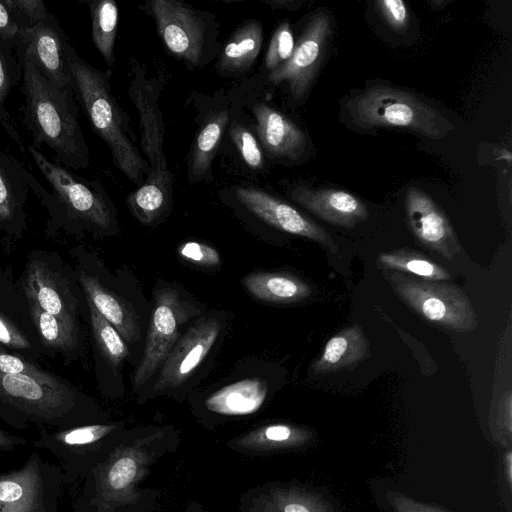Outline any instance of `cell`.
<instances>
[{"label":"cell","instance_id":"obj_1","mask_svg":"<svg viewBox=\"0 0 512 512\" xmlns=\"http://www.w3.org/2000/svg\"><path fill=\"white\" fill-rule=\"evenodd\" d=\"M178 433L171 427L125 430L121 439L95 468L71 503V512H150L159 491L141 484L152 467L177 450Z\"/></svg>","mask_w":512,"mask_h":512},{"label":"cell","instance_id":"obj_2","mask_svg":"<svg viewBox=\"0 0 512 512\" xmlns=\"http://www.w3.org/2000/svg\"><path fill=\"white\" fill-rule=\"evenodd\" d=\"M18 60V59H17ZM22 69L20 108L22 122L32 137V146L49 147L56 163L67 169H85L91 163L88 144L79 122V105L74 93L48 81L28 60L19 59Z\"/></svg>","mask_w":512,"mask_h":512},{"label":"cell","instance_id":"obj_3","mask_svg":"<svg viewBox=\"0 0 512 512\" xmlns=\"http://www.w3.org/2000/svg\"><path fill=\"white\" fill-rule=\"evenodd\" d=\"M165 82V71L148 77L145 66L138 62L131 66L128 96L138 111L140 146L147 157L149 175L128 196L127 204L131 213L146 225L167 215L173 198L174 180L164 153V122L159 107Z\"/></svg>","mask_w":512,"mask_h":512},{"label":"cell","instance_id":"obj_4","mask_svg":"<svg viewBox=\"0 0 512 512\" xmlns=\"http://www.w3.org/2000/svg\"><path fill=\"white\" fill-rule=\"evenodd\" d=\"M66 60L78 105L110 149L116 168L140 187L149 175V166L135 146L136 136L127 113L112 94L111 69L103 71L85 61L71 42L66 47Z\"/></svg>","mask_w":512,"mask_h":512},{"label":"cell","instance_id":"obj_5","mask_svg":"<svg viewBox=\"0 0 512 512\" xmlns=\"http://www.w3.org/2000/svg\"><path fill=\"white\" fill-rule=\"evenodd\" d=\"M0 417L19 430L28 423L65 429L98 420L71 386L56 387L22 374H0Z\"/></svg>","mask_w":512,"mask_h":512},{"label":"cell","instance_id":"obj_6","mask_svg":"<svg viewBox=\"0 0 512 512\" xmlns=\"http://www.w3.org/2000/svg\"><path fill=\"white\" fill-rule=\"evenodd\" d=\"M27 151L51 192H47L30 173L28 185L54 218L59 216L67 223L99 233L116 230L115 207L99 181H87L73 174L31 144L27 145Z\"/></svg>","mask_w":512,"mask_h":512},{"label":"cell","instance_id":"obj_7","mask_svg":"<svg viewBox=\"0 0 512 512\" xmlns=\"http://www.w3.org/2000/svg\"><path fill=\"white\" fill-rule=\"evenodd\" d=\"M351 122L362 129L401 128L430 139H441L453 125L414 94L396 87L375 85L346 103Z\"/></svg>","mask_w":512,"mask_h":512},{"label":"cell","instance_id":"obj_8","mask_svg":"<svg viewBox=\"0 0 512 512\" xmlns=\"http://www.w3.org/2000/svg\"><path fill=\"white\" fill-rule=\"evenodd\" d=\"M139 8L153 19L165 49L187 68L217 59L222 45L213 14L178 0H147Z\"/></svg>","mask_w":512,"mask_h":512},{"label":"cell","instance_id":"obj_9","mask_svg":"<svg viewBox=\"0 0 512 512\" xmlns=\"http://www.w3.org/2000/svg\"><path fill=\"white\" fill-rule=\"evenodd\" d=\"M124 431V424L118 422H96L54 430L39 427V437L33 446L57 457L64 484H73L108 456Z\"/></svg>","mask_w":512,"mask_h":512},{"label":"cell","instance_id":"obj_10","mask_svg":"<svg viewBox=\"0 0 512 512\" xmlns=\"http://www.w3.org/2000/svg\"><path fill=\"white\" fill-rule=\"evenodd\" d=\"M386 276L399 298L433 325L457 332H470L477 327L474 308L458 286L398 273Z\"/></svg>","mask_w":512,"mask_h":512},{"label":"cell","instance_id":"obj_11","mask_svg":"<svg viewBox=\"0 0 512 512\" xmlns=\"http://www.w3.org/2000/svg\"><path fill=\"white\" fill-rule=\"evenodd\" d=\"M63 484L61 467L34 451L21 467L0 472V512H58Z\"/></svg>","mask_w":512,"mask_h":512},{"label":"cell","instance_id":"obj_12","mask_svg":"<svg viewBox=\"0 0 512 512\" xmlns=\"http://www.w3.org/2000/svg\"><path fill=\"white\" fill-rule=\"evenodd\" d=\"M192 308L169 287L155 293L154 308L143 357L135 371V387L143 385L165 361L178 340L180 328L192 315Z\"/></svg>","mask_w":512,"mask_h":512},{"label":"cell","instance_id":"obj_13","mask_svg":"<svg viewBox=\"0 0 512 512\" xmlns=\"http://www.w3.org/2000/svg\"><path fill=\"white\" fill-rule=\"evenodd\" d=\"M331 33L332 22L327 12L317 11L311 15L295 43L291 58L267 74L268 83L274 86L286 84L294 101L304 99L320 67Z\"/></svg>","mask_w":512,"mask_h":512},{"label":"cell","instance_id":"obj_14","mask_svg":"<svg viewBox=\"0 0 512 512\" xmlns=\"http://www.w3.org/2000/svg\"><path fill=\"white\" fill-rule=\"evenodd\" d=\"M70 42L56 16L22 27L15 41V56L30 61L53 85L74 93L68 72L66 47Z\"/></svg>","mask_w":512,"mask_h":512},{"label":"cell","instance_id":"obj_15","mask_svg":"<svg viewBox=\"0 0 512 512\" xmlns=\"http://www.w3.org/2000/svg\"><path fill=\"white\" fill-rule=\"evenodd\" d=\"M232 194L243 208L262 222L315 241L333 253L338 252L337 244L323 227L269 192L251 185H238L233 187Z\"/></svg>","mask_w":512,"mask_h":512},{"label":"cell","instance_id":"obj_16","mask_svg":"<svg viewBox=\"0 0 512 512\" xmlns=\"http://www.w3.org/2000/svg\"><path fill=\"white\" fill-rule=\"evenodd\" d=\"M239 512H343L320 489L299 481H269L244 491Z\"/></svg>","mask_w":512,"mask_h":512},{"label":"cell","instance_id":"obj_17","mask_svg":"<svg viewBox=\"0 0 512 512\" xmlns=\"http://www.w3.org/2000/svg\"><path fill=\"white\" fill-rule=\"evenodd\" d=\"M216 318H202L174 344L159 368L153 390L156 394L182 385L206 358L220 334Z\"/></svg>","mask_w":512,"mask_h":512},{"label":"cell","instance_id":"obj_18","mask_svg":"<svg viewBox=\"0 0 512 512\" xmlns=\"http://www.w3.org/2000/svg\"><path fill=\"white\" fill-rule=\"evenodd\" d=\"M407 221L415 238L446 258L460 251L457 235L441 208L421 189L411 187L405 198Z\"/></svg>","mask_w":512,"mask_h":512},{"label":"cell","instance_id":"obj_19","mask_svg":"<svg viewBox=\"0 0 512 512\" xmlns=\"http://www.w3.org/2000/svg\"><path fill=\"white\" fill-rule=\"evenodd\" d=\"M251 113L263 153L273 160L297 162L302 158L307 137L294 121L264 102L254 103Z\"/></svg>","mask_w":512,"mask_h":512},{"label":"cell","instance_id":"obj_20","mask_svg":"<svg viewBox=\"0 0 512 512\" xmlns=\"http://www.w3.org/2000/svg\"><path fill=\"white\" fill-rule=\"evenodd\" d=\"M315 432L305 426L277 422L250 429L230 440L229 450L249 456H267L278 453L300 451L308 448Z\"/></svg>","mask_w":512,"mask_h":512},{"label":"cell","instance_id":"obj_21","mask_svg":"<svg viewBox=\"0 0 512 512\" xmlns=\"http://www.w3.org/2000/svg\"><path fill=\"white\" fill-rule=\"evenodd\" d=\"M287 194L318 218L341 227H354L365 221L369 214L367 206L360 199L339 189L292 185Z\"/></svg>","mask_w":512,"mask_h":512},{"label":"cell","instance_id":"obj_22","mask_svg":"<svg viewBox=\"0 0 512 512\" xmlns=\"http://www.w3.org/2000/svg\"><path fill=\"white\" fill-rule=\"evenodd\" d=\"M24 290L28 301L76 328L77 302L64 278L46 263L30 261Z\"/></svg>","mask_w":512,"mask_h":512},{"label":"cell","instance_id":"obj_23","mask_svg":"<svg viewBox=\"0 0 512 512\" xmlns=\"http://www.w3.org/2000/svg\"><path fill=\"white\" fill-rule=\"evenodd\" d=\"M234 114L233 106L223 98L201 120L187 160V177L191 184L209 182L212 179L215 154Z\"/></svg>","mask_w":512,"mask_h":512},{"label":"cell","instance_id":"obj_24","mask_svg":"<svg viewBox=\"0 0 512 512\" xmlns=\"http://www.w3.org/2000/svg\"><path fill=\"white\" fill-rule=\"evenodd\" d=\"M29 171L0 146V228L20 234L26 227Z\"/></svg>","mask_w":512,"mask_h":512},{"label":"cell","instance_id":"obj_25","mask_svg":"<svg viewBox=\"0 0 512 512\" xmlns=\"http://www.w3.org/2000/svg\"><path fill=\"white\" fill-rule=\"evenodd\" d=\"M268 386L260 378H247L216 390L203 403L210 416L221 418L255 414L265 403Z\"/></svg>","mask_w":512,"mask_h":512},{"label":"cell","instance_id":"obj_26","mask_svg":"<svg viewBox=\"0 0 512 512\" xmlns=\"http://www.w3.org/2000/svg\"><path fill=\"white\" fill-rule=\"evenodd\" d=\"M263 43V25L257 19L242 22L222 45L215 70L221 76L236 77L254 66Z\"/></svg>","mask_w":512,"mask_h":512},{"label":"cell","instance_id":"obj_27","mask_svg":"<svg viewBox=\"0 0 512 512\" xmlns=\"http://www.w3.org/2000/svg\"><path fill=\"white\" fill-rule=\"evenodd\" d=\"M369 355L370 346L363 329L354 324L327 341L320 356L312 363V371L315 374L339 371L366 359Z\"/></svg>","mask_w":512,"mask_h":512},{"label":"cell","instance_id":"obj_28","mask_svg":"<svg viewBox=\"0 0 512 512\" xmlns=\"http://www.w3.org/2000/svg\"><path fill=\"white\" fill-rule=\"evenodd\" d=\"M80 281L87 299L118 331L123 340L132 342L137 336V319L127 303L105 288L95 277L81 273Z\"/></svg>","mask_w":512,"mask_h":512},{"label":"cell","instance_id":"obj_29","mask_svg":"<svg viewBox=\"0 0 512 512\" xmlns=\"http://www.w3.org/2000/svg\"><path fill=\"white\" fill-rule=\"evenodd\" d=\"M242 283L254 298L265 302L292 303L311 294L306 282L285 273L256 272L245 276Z\"/></svg>","mask_w":512,"mask_h":512},{"label":"cell","instance_id":"obj_30","mask_svg":"<svg viewBox=\"0 0 512 512\" xmlns=\"http://www.w3.org/2000/svg\"><path fill=\"white\" fill-rule=\"evenodd\" d=\"M92 22V40L109 67L116 62L115 41L118 31V6L114 0H85Z\"/></svg>","mask_w":512,"mask_h":512},{"label":"cell","instance_id":"obj_31","mask_svg":"<svg viewBox=\"0 0 512 512\" xmlns=\"http://www.w3.org/2000/svg\"><path fill=\"white\" fill-rule=\"evenodd\" d=\"M13 48V45L5 42L0 37V125L19 149L24 151L23 140L6 107V101L12 89L22 77L21 65L16 56L13 55Z\"/></svg>","mask_w":512,"mask_h":512},{"label":"cell","instance_id":"obj_32","mask_svg":"<svg viewBox=\"0 0 512 512\" xmlns=\"http://www.w3.org/2000/svg\"><path fill=\"white\" fill-rule=\"evenodd\" d=\"M377 263L384 269L412 274L424 280L444 281L451 278L444 267L412 249H396L381 253Z\"/></svg>","mask_w":512,"mask_h":512},{"label":"cell","instance_id":"obj_33","mask_svg":"<svg viewBox=\"0 0 512 512\" xmlns=\"http://www.w3.org/2000/svg\"><path fill=\"white\" fill-rule=\"evenodd\" d=\"M29 311L42 342L53 349L68 352L76 347V328L64 323L59 318L42 310L35 303L28 301Z\"/></svg>","mask_w":512,"mask_h":512},{"label":"cell","instance_id":"obj_34","mask_svg":"<svg viewBox=\"0 0 512 512\" xmlns=\"http://www.w3.org/2000/svg\"><path fill=\"white\" fill-rule=\"evenodd\" d=\"M93 335L96 344L106 360L114 367L128 357V348L118 333L87 299Z\"/></svg>","mask_w":512,"mask_h":512},{"label":"cell","instance_id":"obj_35","mask_svg":"<svg viewBox=\"0 0 512 512\" xmlns=\"http://www.w3.org/2000/svg\"><path fill=\"white\" fill-rule=\"evenodd\" d=\"M229 135L246 166L261 170L264 167V153L252 130L234 117L229 125Z\"/></svg>","mask_w":512,"mask_h":512},{"label":"cell","instance_id":"obj_36","mask_svg":"<svg viewBox=\"0 0 512 512\" xmlns=\"http://www.w3.org/2000/svg\"><path fill=\"white\" fill-rule=\"evenodd\" d=\"M295 49V39L288 21L281 22L275 29L269 42L264 68L270 73L287 62Z\"/></svg>","mask_w":512,"mask_h":512},{"label":"cell","instance_id":"obj_37","mask_svg":"<svg viewBox=\"0 0 512 512\" xmlns=\"http://www.w3.org/2000/svg\"><path fill=\"white\" fill-rule=\"evenodd\" d=\"M0 374H22L31 376L41 382H44L48 385L61 387L66 386L65 382H63L57 376L48 373L36 365L32 364L25 359H22L18 356L3 352L0 350Z\"/></svg>","mask_w":512,"mask_h":512},{"label":"cell","instance_id":"obj_38","mask_svg":"<svg viewBox=\"0 0 512 512\" xmlns=\"http://www.w3.org/2000/svg\"><path fill=\"white\" fill-rule=\"evenodd\" d=\"M378 503L384 512H448L438 506L418 501L396 489H383L378 494Z\"/></svg>","mask_w":512,"mask_h":512},{"label":"cell","instance_id":"obj_39","mask_svg":"<svg viewBox=\"0 0 512 512\" xmlns=\"http://www.w3.org/2000/svg\"><path fill=\"white\" fill-rule=\"evenodd\" d=\"M22 27L46 19L51 12L42 0H3Z\"/></svg>","mask_w":512,"mask_h":512},{"label":"cell","instance_id":"obj_40","mask_svg":"<svg viewBox=\"0 0 512 512\" xmlns=\"http://www.w3.org/2000/svg\"><path fill=\"white\" fill-rule=\"evenodd\" d=\"M178 253L181 258L204 267H214L221 263L220 254L214 247L198 241L183 243Z\"/></svg>","mask_w":512,"mask_h":512},{"label":"cell","instance_id":"obj_41","mask_svg":"<svg viewBox=\"0 0 512 512\" xmlns=\"http://www.w3.org/2000/svg\"><path fill=\"white\" fill-rule=\"evenodd\" d=\"M382 18L395 31H402L408 25L409 12L402 0H380L375 3Z\"/></svg>","mask_w":512,"mask_h":512},{"label":"cell","instance_id":"obj_42","mask_svg":"<svg viewBox=\"0 0 512 512\" xmlns=\"http://www.w3.org/2000/svg\"><path fill=\"white\" fill-rule=\"evenodd\" d=\"M0 343L12 349H30L31 344L5 316L0 313Z\"/></svg>","mask_w":512,"mask_h":512},{"label":"cell","instance_id":"obj_43","mask_svg":"<svg viewBox=\"0 0 512 512\" xmlns=\"http://www.w3.org/2000/svg\"><path fill=\"white\" fill-rule=\"evenodd\" d=\"M21 25L9 7L0 0V37L15 48Z\"/></svg>","mask_w":512,"mask_h":512},{"label":"cell","instance_id":"obj_44","mask_svg":"<svg viewBox=\"0 0 512 512\" xmlns=\"http://www.w3.org/2000/svg\"><path fill=\"white\" fill-rule=\"evenodd\" d=\"M27 440L21 436L13 435L0 427V452H11L25 445Z\"/></svg>","mask_w":512,"mask_h":512},{"label":"cell","instance_id":"obj_45","mask_svg":"<svg viewBox=\"0 0 512 512\" xmlns=\"http://www.w3.org/2000/svg\"><path fill=\"white\" fill-rule=\"evenodd\" d=\"M263 3L277 9L297 10L303 4L299 0H261Z\"/></svg>","mask_w":512,"mask_h":512},{"label":"cell","instance_id":"obj_46","mask_svg":"<svg viewBox=\"0 0 512 512\" xmlns=\"http://www.w3.org/2000/svg\"><path fill=\"white\" fill-rule=\"evenodd\" d=\"M503 467L504 476L510 489L512 484V453L510 449H508L503 455Z\"/></svg>","mask_w":512,"mask_h":512},{"label":"cell","instance_id":"obj_47","mask_svg":"<svg viewBox=\"0 0 512 512\" xmlns=\"http://www.w3.org/2000/svg\"><path fill=\"white\" fill-rule=\"evenodd\" d=\"M185 512H205V509L199 502L190 501L186 506Z\"/></svg>","mask_w":512,"mask_h":512}]
</instances>
